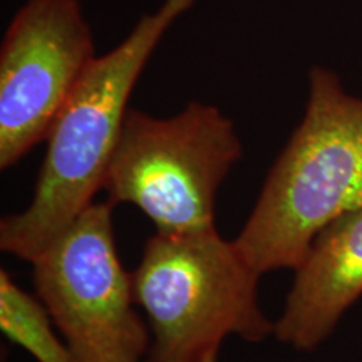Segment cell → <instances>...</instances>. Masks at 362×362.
<instances>
[{
    "label": "cell",
    "mask_w": 362,
    "mask_h": 362,
    "mask_svg": "<svg viewBox=\"0 0 362 362\" xmlns=\"http://www.w3.org/2000/svg\"><path fill=\"white\" fill-rule=\"evenodd\" d=\"M203 362H218V354L210 356V357H208V359H205Z\"/></svg>",
    "instance_id": "cell-9"
},
{
    "label": "cell",
    "mask_w": 362,
    "mask_h": 362,
    "mask_svg": "<svg viewBox=\"0 0 362 362\" xmlns=\"http://www.w3.org/2000/svg\"><path fill=\"white\" fill-rule=\"evenodd\" d=\"M198 0H163L131 33L94 59L57 116L47 139L33 200L0 221V248L34 262L103 189L119 141L129 98L156 47Z\"/></svg>",
    "instance_id": "cell-1"
},
{
    "label": "cell",
    "mask_w": 362,
    "mask_h": 362,
    "mask_svg": "<svg viewBox=\"0 0 362 362\" xmlns=\"http://www.w3.org/2000/svg\"><path fill=\"white\" fill-rule=\"evenodd\" d=\"M112 208L93 203L30 262L35 296L79 362H146L151 334L119 260Z\"/></svg>",
    "instance_id": "cell-5"
},
{
    "label": "cell",
    "mask_w": 362,
    "mask_h": 362,
    "mask_svg": "<svg viewBox=\"0 0 362 362\" xmlns=\"http://www.w3.org/2000/svg\"><path fill=\"white\" fill-rule=\"evenodd\" d=\"M260 277L216 226L151 235L131 272L151 334L146 362H203L230 336L253 344L274 336L259 304Z\"/></svg>",
    "instance_id": "cell-3"
},
{
    "label": "cell",
    "mask_w": 362,
    "mask_h": 362,
    "mask_svg": "<svg viewBox=\"0 0 362 362\" xmlns=\"http://www.w3.org/2000/svg\"><path fill=\"white\" fill-rule=\"evenodd\" d=\"M81 0H27L0 45V168L47 139L94 59Z\"/></svg>",
    "instance_id": "cell-6"
},
{
    "label": "cell",
    "mask_w": 362,
    "mask_h": 362,
    "mask_svg": "<svg viewBox=\"0 0 362 362\" xmlns=\"http://www.w3.org/2000/svg\"><path fill=\"white\" fill-rule=\"evenodd\" d=\"M0 329L37 362H79L39 300L0 272Z\"/></svg>",
    "instance_id": "cell-8"
},
{
    "label": "cell",
    "mask_w": 362,
    "mask_h": 362,
    "mask_svg": "<svg viewBox=\"0 0 362 362\" xmlns=\"http://www.w3.org/2000/svg\"><path fill=\"white\" fill-rule=\"evenodd\" d=\"M362 205V98L312 66L304 116L233 240L260 275L296 270L325 226Z\"/></svg>",
    "instance_id": "cell-2"
},
{
    "label": "cell",
    "mask_w": 362,
    "mask_h": 362,
    "mask_svg": "<svg viewBox=\"0 0 362 362\" xmlns=\"http://www.w3.org/2000/svg\"><path fill=\"white\" fill-rule=\"evenodd\" d=\"M293 272L274 337L296 351L312 352L362 297V205L325 226Z\"/></svg>",
    "instance_id": "cell-7"
},
{
    "label": "cell",
    "mask_w": 362,
    "mask_h": 362,
    "mask_svg": "<svg viewBox=\"0 0 362 362\" xmlns=\"http://www.w3.org/2000/svg\"><path fill=\"white\" fill-rule=\"evenodd\" d=\"M242 155L237 126L214 104L170 117L129 107L103 192L112 206L139 208L158 233L215 228L216 194Z\"/></svg>",
    "instance_id": "cell-4"
}]
</instances>
